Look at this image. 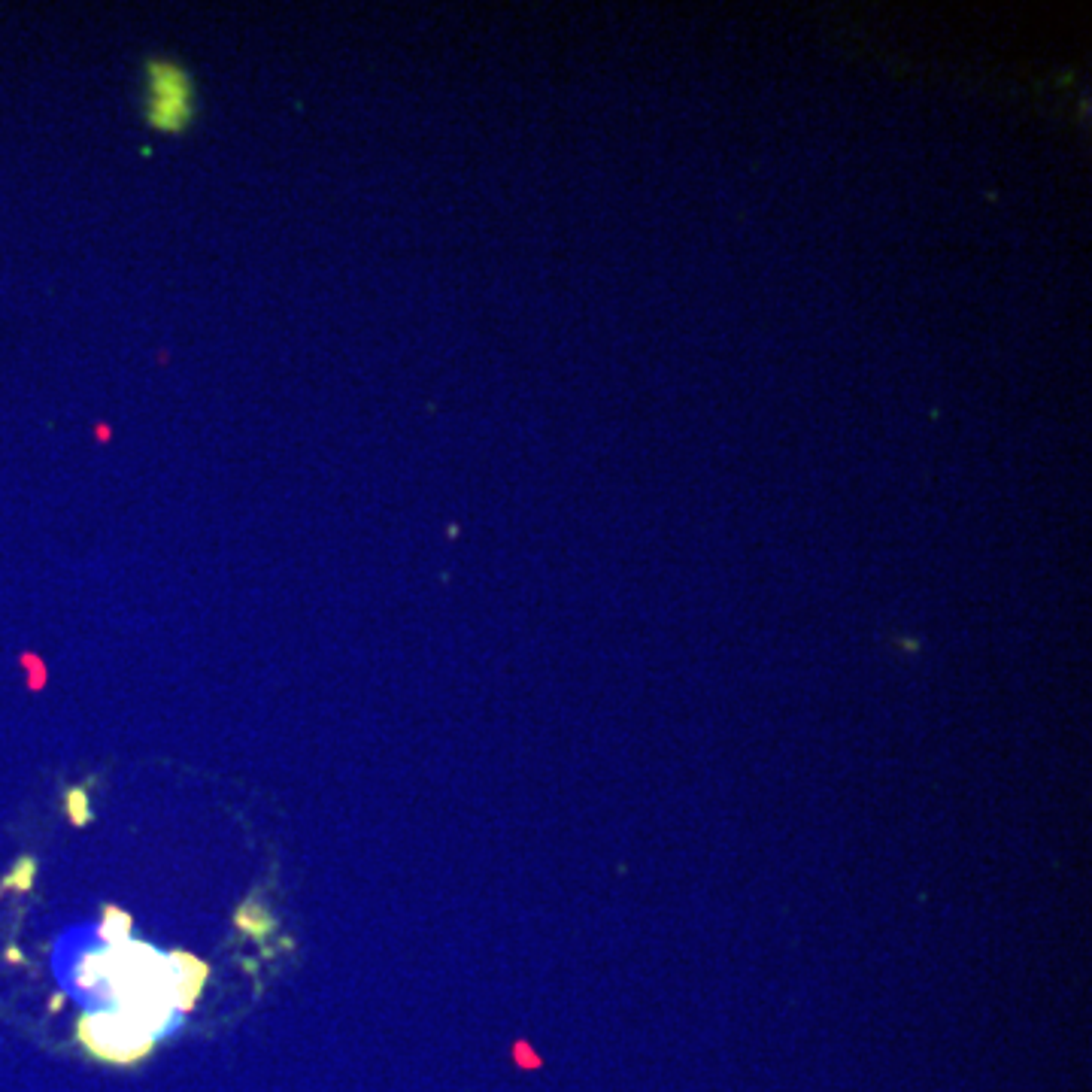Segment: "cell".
<instances>
[{"label":"cell","mask_w":1092,"mask_h":1092,"mask_svg":"<svg viewBox=\"0 0 1092 1092\" xmlns=\"http://www.w3.org/2000/svg\"><path fill=\"white\" fill-rule=\"evenodd\" d=\"M146 122L159 134H182L194 119L197 91L194 79L185 67L164 61V58H149L146 61Z\"/></svg>","instance_id":"1"},{"label":"cell","mask_w":1092,"mask_h":1092,"mask_svg":"<svg viewBox=\"0 0 1092 1092\" xmlns=\"http://www.w3.org/2000/svg\"><path fill=\"white\" fill-rule=\"evenodd\" d=\"M82 1044L107 1062H137L156 1047V1037L125 1014L104 1011L79 1020Z\"/></svg>","instance_id":"2"}]
</instances>
